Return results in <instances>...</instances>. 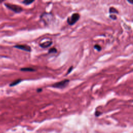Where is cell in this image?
Listing matches in <instances>:
<instances>
[{
  "mask_svg": "<svg viewBox=\"0 0 133 133\" xmlns=\"http://www.w3.org/2000/svg\"><path fill=\"white\" fill-rule=\"evenodd\" d=\"M52 44V42L51 41H46L45 42H44L43 43H41V44H40V46L42 47V48H47L48 47L50 46Z\"/></svg>",
  "mask_w": 133,
  "mask_h": 133,
  "instance_id": "obj_5",
  "label": "cell"
},
{
  "mask_svg": "<svg viewBox=\"0 0 133 133\" xmlns=\"http://www.w3.org/2000/svg\"><path fill=\"white\" fill-rule=\"evenodd\" d=\"M110 17L112 19H116V17L115 15H110Z\"/></svg>",
  "mask_w": 133,
  "mask_h": 133,
  "instance_id": "obj_12",
  "label": "cell"
},
{
  "mask_svg": "<svg viewBox=\"0 0 133 133\" xmlns=\"http://www.w3.org/2000/svg\"><path fill=\"white\" fill-rule=\"evenodd\" d=\"M21 70L22 71H28V72H32V71H35V70L32 68H21Z\"/></svg>",
  "mask_w": 133,
  "mask_h": 133,
  "instance_id": "obj_8",
  "label": "cell"
},
{
  "mask_svg": "<svg viewBox=\"0 0 133 133\" xmlns=\"http://www.w3.org/2000/svg\"><path fill=\"white\" fill-rule=\"evenodd\" d=\"M57 53V50L55 48H50V49L49 50V53Z\"/></svg>",
  "mask_w": 133,
  "mask_h": 133,
  "instance_id": "obj_11",
  "label": "cell"
},
{
  "mask_svg": "<svg viewBox=\"0 0 133 133\" xmlns=\"http://www.w3.org/2000/svg\"><path fill=\"white\" fill-rule=\"evenodd\" d=\"M72 69H73V67H72V66H71V67H70V69H69V70H68V73H67V74H66V75H68V73H70L71 72V71H72Z\"/></svg>",
  "mask_w": 133,
  "mask_h": 133,
  "instance_id": "obj_13",
  "label": "cell"
},
{
  "mask_svg": "<svg viewBox=\"0 0 133 133\" xmlns=\"http://www.w3.org/2000/svg\"><path fill=\"white\" fill-rule=\"evenodd\" d=\"M21 80H20V79H18V80H15V81L12 82L10 84V86H14L15 85H17V84H18L19 83H20L21 82Z\"/></svg>",
  "mask_w": 133,
  "mask_h": 133,
  "instance_id": "obj_6",
  "label": "cell"
},
{
  "mask_svg": "<svg viewBox=\"0 0 133 133\" xmlns=\"http://www.w3.org/2000/svg\"><path fill=\"white\" fill-rule=\"evenodd\" d=\"M128 2H129V3H130L133 4V1H128Z\"/></svg>",
  "mask_w": 133,
  "mask_h": 133,
  "instance_id": "obj_14",
  "label": "cell"
},
{
  "mask_svg": "<svg viewBox=\"0 0 133 133\" xmlns=\"http://www.w3.org/2000/svg\"><path fill=\"white\" fill-rule=\"evenodd\" d=\"M14 47L29 52H31V48L29 46L25 45H17L15 46Z\"/></svg>",
  "mask_w": 133,
  "mask_h": 133,
  "instance_id": "obj_4",
  "label": "cell"
},
{
  "mask_svg": "<svg viewBox=\"0 0 133 133\" xmlns=\"http://www.w3.org/2000/svg\"><path fill=\"white\" fill-rule=\"evenodd\" d=\"M69 83V80H64L60 82H59L55 83L54 84H53L52 86L54 88H64L68 85Z\"/></svg>",
  "mask_w": 133,
  "mask_h": 133,
  "instance_id": "obj_2",
  "label": "cell"
},
{
  "mask_svg": "<svg viewBox=\"0 0 133 133\" xmlns=\"http://www.w3.org/2000/svg\"><path fill=\"white\" fill-rule=\"evenodd\" d=\"M80 18V15L78 13H75L71 15V16L69 17L67 19V22L69 25H73L78 21Z\"/></svg>",
  "mask_w": 133,
  "mask_h": 133,
  "instance_id": "obj_1",
  "label": "cell"
},
{
  "mask_svg": "<svg viewBox=\"0 0 133 133\" xmlns=\"http://www.w3.org/2000/svg\"><path fill=\"white\" fill-rule=\"evenodd\" d=\"M5 6L8 8V9L12 10V11H13L17 13H19L22 11V8L21 7L19 6L16 5H13L12 4H5Z\"/></svg>",
  "mask_w": 133,
  "mask_h": 133,
  "instance_id": "obj_3",
  "label": "cell"
},
{
  "mask_svg": "<svg viewBox=\"0 0 133 133\" xmlns=\"http://www.w3.org/2000/svg\"><path fill=\"white\" fill-rule=\"evenodd\" d=\"M41 90H42V89H38L37 91H41Z\"/></svg>",
  "mask_w": 133,
  "mask_h": 133,
  "instance_id": "obj_15",
  "label": "cell"
},
{
  "mask_svg": "<svg viewBox=\"0 0 133 133\" xmlns=\"http://www.w3.org/2000/svg\"><path fill=\"white\" fill-rule=\"evenodd\" d=\"M34 2V1H30V0H25V1H24L22 2L23 3H24L25 5H29L30 4L32 3L33 2Z\"/></svg>",
  "mask_w": 133,
  "mask_h": 133,
  "instance_id": "obj_9",
  "label": "cell"
},
{
  "mask_svg": "<svg viewBox=\"0 0 133 133\" xmlns=\"http://www.w3.org/2000/svg\"><path fill=\"white\" fill-rule=\"evenodd\" d=\"M3 2V1H0V3H2V2Z\"/></svg>",
  "mask_w": 133,
  "mask_h": 133,
  "instance_id": "obj_16",
  "label": "cell"
},
{
  "mask_svg": "<svg viewBox=\"0 0 133 133\" xmlns=\"http://www.w3.org/2000/svg\"><path fill=\"white\" fill-rule=\"evenodd\" d=\"M109 12L110 14H118L119 12L114 7H110L109 9Z\"/></svg>",
  "mask_w": 133,
  "mask_h": 133,
  "instance_id": "obj_7",
  "label": "cell"
},
{
  "mask_svg": "<svg viewBox=\"0 0 133 133\" xmlns=\"http://www.w3.org/2000/svg\"><path fill=\"white\" fill-rule=\"evenodd\" d=\"M94 48L95 49H96V50H97L98 51V52H99V51H100L101 50V47L100 46H99V45H95L94 46Z\"/></svg>",
  "mask_w": 133,
  "mask_h": 133,
  "instance_id": "obj_10",
  "label": "cell"
}]
</instances>
